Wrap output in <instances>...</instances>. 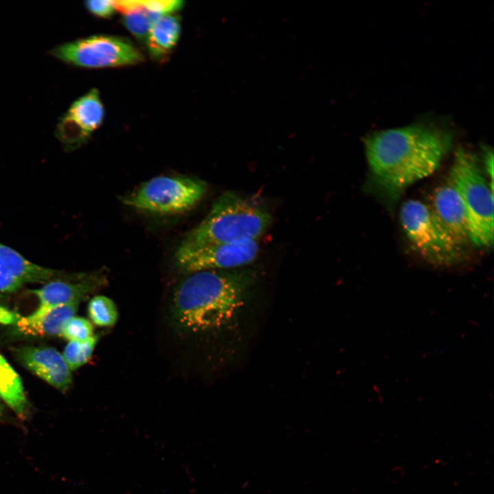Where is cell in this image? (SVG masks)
<instances>
[{
  "mask_svg": "<svg viewBox=\"0 0 494 494\" xmlns=\"http://www.w3.org/2000/svg\"><path fill=\"white\" fill-rule=\"evenodd\" d=\"M400 220L412 246L429 263L451 267L462 260L464 247L439 221L430 205L408 200L401 206Z\"/></svg>",
  "mask_w": 494,
  "mask_h": 494,
  "instance_id": "obj_5",
  "label": "cell"
},
{
  "mask_svg": "<svg viewBox=\"0 0 494 494\" xmlns=\"http://www.w3.org/2000/svg\"><path fill=\"white\" fill-rule=\"evenodd\" d=\"M439 221L464 248L470 243L469 221L462 200L447 181L433 192L430 205Z\"/></svg>",
  "mask_w": 494,
  "mask_h": 494,
  "instance_id": "obj_12",
  "label": "cell"
},
{
  "mask_svg": "<svg viewBox=\"0 0 494 494\" xmlns=\"http://www.w3.org/2000/svg\"><path fill=\"white\" fill-rule=\"evenodd\" d=\"M1 414H2V407L0 403V417L1 416Z\"/></svg>",
  "mask_w": 494,
  "mask_h": 494,
  "instance_id": "obj_24",
  "label": "cell"
},
{
  "mask_svg": "<svg viewBox=\"0 0 494 494\" xmlns=\"http://www.w3.org/2000/svg\"><path fill=\"white\" fill-rule=\"evenodd\" d=\"M84 5L93 15L102 18H109L117 11L114 1H86Z\"/></svg>",
  "mask_w": 494,
  "mask_h": 494,
  "instance_id": "obj_21",
  "label": "cell"
},
{
  "mask_svg": "<svg viewBox=\"0 0 494 494\" xmlns=\"http://www.w3.org/2000/svg\"><path fill=\"white\" fill-rule=\"evenodd\" d=\"M448 182L464 204L469 226L470 242L478 247L493 244V183L486 180L478 158L460 148L455 153Z\"/></svg>",
  "mask_w": 494,
  "mask_h": 494,
  "instance_id": "obj_4",
  "label": "cell"
},
{
  "mask_svg": "<svg viewBox=\"0 0 494 494\" xmlns=\"http://www.w3.org/2000/svg\"><path fill=\"white\" fill-rule=\"evenodd\" d=\"M88 314L95 325L104 327L114 326L119 317L118 309L114 301L104 295L95 296L90 300Z\"/></svg>",
  "mask_w": 494,
  "mask_h": 494,
  "instance_id": "obj_18",
  "label": "cell"
},
{
  "mask_svg": "<svg viewBox=\"0 0 494 494\" xmlns=\"http://www.w3.org/2000/svg\"><path fill=\"white\" fill-rule=\"evenodd\" d=\"M272 221L266 209L235 192L226 191L214 201L207 215L181 244L204 246L257 241Z\"/></svg>",
  "mask_w": 494,
  "mask_h": 494,
  "instance_id": "obj_3",
  "label": "cell"
},
{
  "mask_svg": "<svg viewBox=\"0 0 494 494\" xmlns=\"http://www.w3.org/2000/svg\"><path fill=\"white\" fill-rule=\"evenodd\" d=\"M65 115L89 139L102 125L104 108L99 91L93 89L74 101Z\"/></svg>",
  "mask_w": 494,
  "mask_h": 494,
  "instance_id": "obj_15",
  "label": "cell"
},
{
  "mask_svg": "<svg viewBox=\"0 0 494 494\" xmlns=\"http://www.w3.org/2000/svg\"><path fill=\"white\" fill-rule=\"evenodd\" d=\"M181 32L180 19L168 14L159 17L152 26L145 40L150 56L162 60L176 47Z\"/></svg>",
  "mask_w": 494,
  "mask_h": 494,
  "instance_id": "obj_14",
  "label": "cell"
},
{
  "mask_svg": "<svg viewBox=\"0 0 494 494\" xmlns=\"http://www.w3.org/2000/svg\"><path fill=\"white\" fill-rule=\"evenodd\" d=\"M255 277L252 270L246 269L190 273L174 294L173 315L176 323L193 333L222 327L243 306Z\"/></svg>",
  "mask_w": 494,
  "mask_h": 494,
  "instance_id": "obj_2",
  "label": "cell"
},
{
  "mask_svg": "<svg viewBox=\"0 0 494 494\" xmlns=\"http://www.w3.org/2000/svg\"><path fill=\"white\" fill-rule=\"evenodd\" d=\"M15 316L10 312L6 311L5 309L1 311L0 309V322H10Z\"/></svg>",
  "mask_w": 494,
  "mask_h": 494,
  "instance_id": "obj_23",
  "label": "cell"
},
{
  "mask_svg": "<svg viewBox=\"0 0 494 494\" xmlns=\"http://www.w3.org/2000/svg\"><path fill=\"white\" fill-rule=\"evenodd\" d=\"M49 54L67 64L84 68L115 67L139 64L143 56L128 39L94 35L57 45Z\"/></svg>",
  "mask_w": 494,
  "mask_h": 494,
  "instance_id": "obj_7",
  "label": "cell"
},
{
  "mask_svg": "<svg viewBox=\"0 0 494 494\" xmlns=\"http://www.w3.org/2000/svg\"><path fill=\"white\" fill-rule=\"evenodd\" d=\"M61 336L69 341L84 342L94 336L93 327L87 319L73 316L65 324Z\"/></svg>",
  "mask_w": 494,
  "mask_h": 494,
  "instance_id": "obj_20",
  "label": "cell"
},
{
  "mask_svg": "<svg viewBox=\"0 0 494 494\" xmlns=\"http://www.w3.org/2000/svg\"><path fill=\"white\" fill-rule=\"evenodd\" d=\"M259 250L257 241L204 246L180 244L176 250L175 260L178 268L188 273L230 270L252 262Z\"/></svg>",
  "mask_w": 494,
  "mask_h": 494,
  "instance_id": "obj_8",
  "label": "cell"
},
{
  "mask_svg": "<svg viewBox=\"0 0 494 494\" xmlns=\"http://www.w3.org/2000/svg\"><path fill=\"white\" fill-rule=\"evenodd\" d=\"M22 364L56 389L67 390L72 381L71 370L63 355L47 346H27L17 351Z\"/></svg>",
  "mask_w": 494,
  "mask_h": 494,
  "instance_id": "obj_10",
  "label": "cell"
},
{
  "mask_svg": "<svg viewBox=\"0 0 494 494\" xmlns=\"http://www.w3.org/2000/svg\"><path fill=\"white\" fill-rule=\"evenodd\" d=\"M77 274L37 265L14 249L0 243V294L15 292L30 283L73 279L77 277Z\"/></svg>",
  "mask_w": 494,
  "mask_h": 494,
  "instance_id": "obj_9",
  "label": "cell"
},
{
  "mask_svg": "<svg viewBox=\"0 0 494 494\" xmlns=\"http://www.w3.org/2000/svg\"><path fill=\"white\" fill-rule=\"evenodd\" d=\"M117 11L123 14L122 21L139 41L145 43L149 32L161 14L147 8L142 1H114Z\"/></svg>",
  "mask_w": 494,
  "mask_h": 494,
  "instance_id": "obj_16",
  "label": "cell"
},
{
  "mask_svg": "<svg viewBox=\"0 0 494 494\" xmlns=\"http://www.w3.org/2000/svg\"><path fill=\"white\" fill-rule=\"evenodd\" d=\"M0 397L16 414L25 415L27 401L21 378L1 355Z\"/></svg>",
  "mask_w": 494,
  "mask_h": 494,
  "instance_id": "obj_17",
  "label": "cell"
},
{
  "mask_svg": "<svg viewBox=\"0 0 494 494\" xmlns=\"http://www.w3.org/2000/svg\"><path fill=\"white\" fill-rule=\"evenodd\" d=\"M104 273L100 271L82 273L76 279L53 280L30 292L38 298L39 309L80 302L104 283Z\"/></svg>",
  "mask_w": 494,
  "mask_h": 494,
  "instance_id": "obj_11",
  "label": "cell"
},
{
  "mask_svg": "<svg viewBox=\"0 0 494 494\" xmlns=\"http://www.w3.org/2000/svg\"><path fill=\"white\" fill-rule=\"evenodd\" d=\"M451 144L449 134L424 124L375 131L364 139L374 180L393 196L434 173Z\"/></svg>",
  "mask_w": 494,
  "mask_h": 494,
  "instance_id": "obj_1",
  "label": "cell"
},
{
  "mask_svg": "<svg viewBox=\"0 0 494 494\" xmlns=\"http://www.w3.org/2000/svg\"><path fill=\"white\" fill-rule=\"evenodd\" d=\"M80 302L38 308L32 314L18 317L16 327L23 333L32 336H58L62 333L67 322L78 310Z\"/></svg>",
  "mask_w": 494,
  "mask_h": 494,
  "instance_id": "obj_13",
  "label": "cell"
},
{
  "mask_svg": "<svg viewBox=\"0 0 494 494\" xmlns=\"http://www.w3.org/2000/svg\"><path fill=\"white\" fill-rule=\"evenodd\" d=\"M97 341V336H93L84 342L69 341L62 355L71 370H76L88 362Z\"/></svg>",
  "mask_w": 494,
  "mask_h": 494,
  "instance_id": "obj_19",
  "label": "cell"
},
{
  "mask_svg": "<svg viewBox=\"0 0 494 494\" xmlns=\"http://www.w3.org/2000/svg\"><path fill=\"white\" fill-rule=\"evenodd\" d=\"M483 164L486 174L490 178V182L493 183V153L488 147L483 148Z\"/></svg>",
  "mask_w": 494,
  "mask_h": 494,
  "instance_id": "obj_22",
  "label": "cell"
},
{
  "mask_svg": "<svg viewBox=\"0 0 494 494\" xmlns=\"http://www.w3.org/2000/svg\"><path fill=\"white\" fill-rule=\"evenodd\" d=\"M206 183L183 176H156L121 198L125 205L158 215L185 213L195 207L207 193Z\"/></svg>",
  "mask_w": 494,
  "mask_h": 494,
  "instance_id": "obj_6",
  "label": "cell"
}]
</instances>
